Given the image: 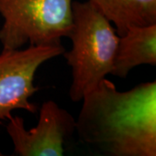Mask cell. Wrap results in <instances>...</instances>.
Instances as JSON below:
<instances>
[{
	"label": "cell",
	"mask_w": 156,
	"mask_h": 156,
	"mask_svg": "<svg viewBox=\"0 0 156 156\" xmlns=\"http://www.w3.org/2000/svg\"><path fill=\"white\" fill-rule=\"evenodd\" d=\"M142 64L156 65V23L133 26L119 36L110 75L126 78L134 68Z\"/></svg>",
	"instance_id": "6"
},
{
	"label": "cell",
	"mask_w": 156,
	"mask_h": 156,
	"mask_svg": "<svg viewBox=\"0 0 156 156\" xmlns=\"http://www.w3.org/2000/svg\"><path fill=\"white\" fill-rule=\"evenodd\" d=\"M59 46H28L27 49L3 50L0 54V125L15 109L35 114L38 106L30 99L38 90L35 76L45 62L61 56Z\"/></svg>",
	"instance_id": "4"
},
{
	"label": "cell",
	"mask_w": 156,
	"mask_h": 156,
	"mask_svg": "<svg viewBox=\"0 0 156 156\" xmlns=\"http://www.w3.org/2000/svg\"><path fill=\"white\" fill-rule=\"evenodd\" d=\"M72 49L62 54L72 69L69 95L78 102L110 75L119 36L112 23L89 0L73 1Z\"/></svg>",
	"instance_id": "2"
},
{
	"label": "cell",
	"mask_w": 156,
	"mask_h": 156,
	"mask_svg": "<svg viewBox=\"0 0 156 156\" xmlns=\"http://www.w3.org/2000/svg\"><path fill=\"white\" fill-rule=\"evenodd\" d=\"M1 155H3V154H2V153L0 152V156H1Z\"/></svg>",
	"instance_id": "8"
},
{
	"label": "cell",
	"mask_w": 156,
	"mask_h": 156,
	"mask_svg": "<svg viewBox=\"0 0 156 156\" xmlns=\"http://www.w3.org/2000/svg\"><path fill=\"white\" fill-rule=\"evenodd\" d=\"M76 132L105 156L156 155V82L117 90L104 78L83 99Z\"/></svg>",
	"instance_id": "1"
},
{
	"label": "cell",
	"mask_w": 156,
	"mask_h": 156,
	"mask_svg": "<svg viewBox=\"0 0 156 156\" xmlns=\"http://www.w3.org/2000/svg\"><path fill=\"white\" fill-rule=\"evenodd\" d=\"M115 25L118 36L133 26L156 23V0H89Z\"/></svg>",
	"instance_id": "7"
},
{
	"label": "cell",
	"mask_w": 156,
	"mask_h": 156,
	"mask_svg": "<svg viewBox=\"0 0 156 156\" xmlns=\"http://www.w3.org/2000/svg\"><path fill=\"white\" fill-rule=\"evenodd\" d=\"M72 0H0L3 50L59 46L73 23Z\"/></svg>",
	"instance_id": "3"
},
{
	"label": "cell",
	"mask_w": 156,
	"mask_h": 156,
	"mask_svg": "<svg viewBox=\"0 0 156 156\" xmlns=\"http://www.w3.org/2000/svg\"><path fill=\"white\" fill-rule=\"evenodd\" d=\"M6 130L18 156H62L65 145L76 132V119L53 101H44L39 109L38 122L27 130L24 121L11 115Z\"/></svg>",
	"instance_id": "5"
}]
</instances>
